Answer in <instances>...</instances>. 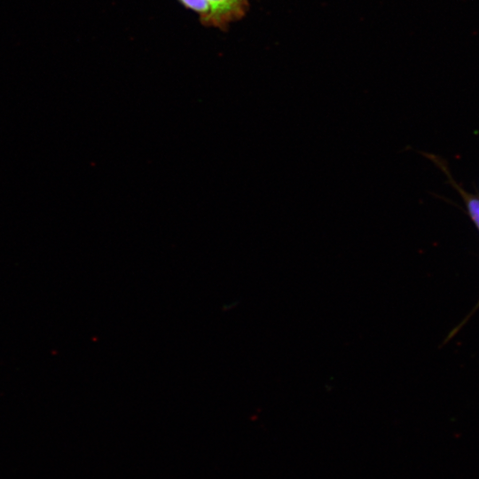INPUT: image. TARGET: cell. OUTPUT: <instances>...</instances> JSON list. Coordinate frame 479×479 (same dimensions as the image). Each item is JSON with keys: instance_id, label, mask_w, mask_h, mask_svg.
<instances>
[{"instance_id": "obj_2", "label": "cell", "mask_w": 479, "mask_h": 479, "mask_svg": "<svg viewBox=\"0 0 479 479\" xmlns=\"http://www.w3.org/2000/svg\"><path fill=\"white\" fill-rule=\"evenodd\" d=\"M185 8L199 14L200 21L205 27H210L212 12L208 0H178Z\"/></svg>"}, {"instance_id": "obj_3", "label": "cell", "mask_w": 479, "mask_h": 479, "mask_svg": "<svg viewBox=\"0 0 479 479\" xmlns=\"http://www.w3.org/2000/svg\"><path fill=\"white\" fill-rule=\"evenodd\" d=\"M466 198L469 215L479 230V200L470 195H466Z\"/></svg>"}, {"instance_id": "obj_4", "label": "cell", "mask_w": 479, "mask_h": 479, "mask_svg": "<svg viewBox=\"0 0 479 479\" xmlns=\"http://www.w3.org/2000/svg\"><path fill=\"white\" fill-rule=\"evenodd\" d=\"M477 306H479V302H478Z\"/></svg>"}, {"instance_id": "obj_1", "label": "cell", "mask_w": 479, "mask_h": 479, "mask_svg": "<svg viewBox=\"0 0 479 479\" xmlns=\"http://www.w3.org/2000/svg\"><path fill=\"white\" fill-rule=\"evenodd\" d=\"M212 12L211 25L226 30L229 24L240 20L249 9L248 0H208Z\"/></svg>"}]
</instances>
